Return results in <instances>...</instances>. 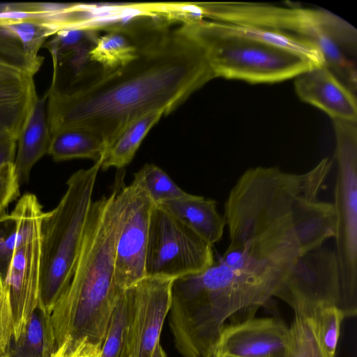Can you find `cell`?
<instances>
[{"label":"cell","mask_w":357,"mask_h":357,"mask_svg":"<svg viewBox=\"0 0 357 357\" xmlns=\"http://www.w3.org/2000/svg\"><path fill=\"white\" fill-rule=\"evenodd\" d=\"M160 23L145 40L133 37L137 56L72 92L53 79L46 93L51 133L78 128L100 137L107 148L135 119L153 110L169 114L215 78L204 50L182 28ZM107 150V149H106Z\"/></svg>","instance_id":"6da1fadb"},{"label":"cell","mask_w":357,"mask_h":357,"mask_svg":"<svg viewBox=\"0 0 357 357\" xmlns=\"http://www.w3.org/2000/svg\"><path fill=\"white\" fill-rule=\"evenodd\" d=\"M33 77L22 69L0 59V85L26 81Z\"/></svg>","instance_id":"4dcf8cb0"},{"label":"cell","mask_w":357,"mask_h":357,"mask_svg":"<svg viewBox=\"0 0 357 357\" xmlns=\"http://www.w3.org/2000/svg\"><path fill=\"white\" fill-rule=\"evenodd\" d=\"M0 357H9L8 355H6V356H0Z\"/></svg>","instance_id":"836d02e7"},{"label":"cell","mask_w":357,"mask_h":357,"mask_svg":"<svg viewBox=\"0 0 357 357\" xmlns=\"http://www.w3.org/2000/svg\"><path fill=\"white\" fill-rule=\"evenodd\" d=\"M204 18L264 28L300 37L316 45L326 66L340 80H356L357 31L348 22L319 8L259 3H202Z\"/></svg>","instance_id":"277c9868"},{"label":"cell","mask_w":357,"mask_h":357,"mask_svg":"<svg viewBox=\"0 0 357 357\" xmlns=\"http://www.w3.org/2000/svg\"><path fill=\"white\" fill-rule=\"evenodd\" d=\"M130 310V291L124 289L115 305L101 346L100 357H124Z\"/></svg>","instance_id":"cb8c5ba5"},{"label":"cell","mask_w":357,"mask_h":357,"mask_svg":"<svg viewBox=\"0 0 357 357\" xmlns=\"http://www.w3.org/2000/svg\"><path fill=\"white\" fill-rule=\"evenodd\" d=\"M138 55L135 41L126 33L111 31L97 38L88 56L103 68V71L121 68L133 61Z\"/></svg>","instance_id":"7402d4cb"},{"label":"cell","mask_w":357,"mask_h":357,"mask_svg":"<svg viewBox=\"0 0 357 357\" xmlns=\"http://www.w3.org/2000/svg\"><path fill=\"white\" fill-rule=\"evenodd\" d=\"M287 357H328L319 341L314 310H294Z\"/></svg>","instance_id":"603a6c76"},{"label":"cell","mask_w":357,"mask_h":357,"mask_svg":"<svg viewBox=\"0 0 357 357\" xmlns=\"http://www.w3.org/2000/svg\"><path fill=\"white\" fill-rule=\"evenodd\" d=\"M101 163L74 172L57 206L43 216L38 306L50 314L73 278Z\"/></svg>","instance_id":"5b68a950"},{"label":"cell","mask_w":357,"mask_h":357,"mask_svg":"<svg viewBox=\"0 0 357 357\" xmlns=\"http://www.w3.org/2000/svg\"><path fill=\"white\" fill-rule=\"evenodd\" d=\"M20 184L14 162L0 164V215L19 196Z\"/></svg>","instance_id":"f1b7e54d"},{"label":"cell","mask_w":357,"mask_h":357,"mask_svg":"<svg viewBox=\"0 0 357 357\" xmlns=\"http://www.w3.org/2000/svg\"><path fill=\"white\" fill-rule=\"evenodd\" d=\"M17 220L12 211L0 215V286H3L9 265L17 245Z\"/></svg>","instance_id":"4316f807"},{"label":"cell","mask_w":357,"mask_h":357,"mask_svg":"<svg viewBox=\"0 0 357 357\" xmlns=\"http://www.w3.org/2000/svg\"><path fill=\"white\" fill-rule=\"evenodd\" d=\"M121 181H118L117 197L122 207V223L116 246L114 280L123 291L146 277L149 221L154 205L135 181L128 185Z\"/></svg>","instance_id":"30bf717a"},{"label":"cell","mask_w":357,"mask_h":357,"mask_svg":"<svg viewBox=\"0 0 357 357\" xmlns=\"http://www.w3.org/2000/svg\"><path fill=\"white\" fill-rule=\"evenodd\" d=\"M17 150V140L0 139V164L14 162Z\"/></svg>","instance_id":"1f68e13d"},{"label":"cell","mask_w":357,"mask_h":357,"mask_svg":"<svg viewBox=\"0 0 357 357\" xmlns=\"http://www.w3.org/2000/svg\"><path fill=\"white\" fill-rule=\"evenodd\" d=\"M337 172L334 190L335 254L342 298V313L357 312V121L332 120Z\"/></svg>","instance_id":"52a82bcc"},{"label":"cell","mask_w":357,"mask_h":357,"mask_svg":"<svg viewBox=\"0 0 357 357\" xmlns=\"http://www.w3.org/2000/svg\"><path fill=\"white\" fill-rule=\"evenodd\" d=\"M174 279L146 276L132 286L124 357H151L160 342Z\"/></svg>","instance_id":"8fae6325"},{"label":"cell","mask_w":357,"mask_h":357,"mask_svg":"<svg viewBox=\"0 0 357 357\" xmlns=\"http://www.w3.org/2000/svg\"><path fill=\"white\" fill-rule=\"evenodd\" d=\"M58 31L43 21L0 20V59L33 77L44 59L38 55L39 50Z\"/></svg>","instance_id":"9a60e30c"},{"label":"cell","mask_w":357,"mask_h":357,"mask_svg":"<svg viewBox=\"0 0 357 357\" xmlns=\"http://www.w3.org/2000/svg\"><path fill=\"white\" fill-rule=\"evenodd\" d=\"M213 246L222 237L225 220L215 200L189 194L159 205Z\"/></svg>","instance_id":"e0dca14e"},{"label":"cell","mask_w":357,"mask_h":357,"mask_svg":"<svg viewBox=\"0 0 357 357\" xmlns=\"http://www.w3.org/2000/svg\"><path fill=\"white\" fill-rule=\"evenodd\" d=\"M181 24L204 50L215 77L252 84L276 83L317 66L294 53L243 33L229 23L204 19Z\"/></svg>","instance_id":"8992f818"},{"label":"cell","mask_w":357,"mask_h":357,"mask_svg":"<svg viewBox=\"0 0 357 357\" xmlns=\"http://www.w3.org/2000/svg\"><path fill=\"white\" fill-rule=\"evenodd\" d=\"M14 322L7 287L0 286V356L7 355L13 339Z\"/></svg>","instance_id":"83f0119b"},{"label":"cell","mask_w":357,"mask_h":357,"mask_svg":"<svg viewBox=\"0 0 357 357\" xmlns=\"http://www.w3.org/2000/svg\"><path fill=\"white\" fill-rule=\"evenodd\" d=\"M33 78L0 85V139L17 137L37 96Z\"/></svg>","instance_id":"ac0fdd59"},{"label":"cell","mask_w":357,"mask_h":357,"mask_svg":"<svg viewBox=\"0 0 357 357\" xmlns=\"http://www.w3.org/2000/svg\"><path fill=\"white\" fill-rule=\"evenodd\" d=\"M40 232V225L26 234L17 246L4 284L8 291L13 317V340L20 335L29 317L38 305Z\"/></svg>","instance_id":"4fadbf2b"},{"label":"cell","mask_w":357,"mask_h":357,"mask_svg":"<svg viewBox=\"0 0 357 357\" xmlns=\"http://www.w3.org/2000/svg\"><path fill=\"white\" fill-rule=\"evenodd\" d=\"M167 114L165 109L153 110L130 123L107 148L100 169H121L128 165L149 130Z\"/></svg>","instance_id":"d6986e66"},{"label":"cell","mask_w":357,"mask_h":357,"mask_svg":"<svg viewBox=\"0 0 357 357\" xmlns=\"http://www.w3.org/2000/svg\"><path fill=\"white\" fill-rule=\"evenodd\" d=\"M317 335L321 347L328 357H335L340 326L345 318L335 306H323L314 310Z\"/></svg>","instance_id":"484cf974"},{"label":"cell","mask_w":357,"mask_h":357,"mask_svg":"<svg viewBox=\"0 0 357 357\" xmlns=\"http://www.w3.org/2000/svg\"><path fill=\"white\" fill-rule=\"evenodd\" d=\"M101 347L84 340L74 345L62 344L52 357H100Z\"/></svg>","instance_id":"f546056e"},{"label":"cell","mask_w":357,"mask_h":357,"mask_svg":"<svg viewBox=\"0 0 357 357\" xmlns=\"http://www.w3.org/2000/svg\"><path fill=\"white\" fill-rule=\"evenodd\" d=\"M50 314L38 305L20 335L13 339L7 355L9 357H52L56 347Z\"/></svg>","instance_id":"ffe728a7"},{"label":"cell","mask_w":357,"mask_h":357,"mask_svg":"<svg viewBox=\"0 0 357 357\" xmlns=\"http://www.w3.org/2000/svg\"><path fill=\"white\" fill-rule=\"evenodd\" d=\"M107 146L95 133L78 128H64L51 133L48 153L55 161L86 158L102 160Z\"/></svg>","instance_id":"44dd1931"},{"label":"cell","mask_w":357,"mask_h":357,"mask_svg":"<svg viewBox=\"0 0 357 357\" xmlns=\"http://www.w3.org/2000/svg\"><path fill=\"white\" fill-rule=\"evenodd\" d=\"M118 185L93 202L71 281L55 304L50 321L56 349L84 340L102 346L123 291L114 280L116 246L122 223Z\"/></svg>","instance_id":"3957f363"},{"label":"cell","mask_w":357,"mask_h":357,"mask_svg":"<svg viewBox=\"0 0 357 357\" xmlns=\"http://www.w3.org/2000/svg\"><path fill=\"white\" fill-rule=\"evenodd\" d=\"M133 181L144 190L153 205L189 195L176 184L164 170L153 164L144 165L134 174Z\"/></svg>","instance_id":"d4e9b609"},{"label":"cell","mask_w":357,"mask_h":357,"mask_svg":"<svg viewBox=\"0 0 357 357\" xmlns=\"http://www.w3.org/2000/svg\"><path fill=\"white\" fill-rule=\"evenodd\" d=\"M47 93L36 96L19 133L14 160L20 183L28 181L35 164L48 150L51 139L47 114Z\"/></svg>","instance_id":"2e32d148"},{"label":"cell","mask_w":357,"mask_h":357,"mask_svg":"<svg viewBox=\"0 0 357 357\" xmlns=\"http://www.w3.org/2000/svg\"><path fill=\"white\" fill-rule=\"evenodd\" d=\"M151 357H167L166 353L160 342L155 347Z\"/></svg>","instance_id":"d6a6232c"},{"label":"cell","mask_w":357,"mask_h":357,"mask_svg":"<svg viewBox=\"0 0 357 357\" xmlns=\"http://www.w3.org/2000/svg\"><path fill=\"white\" fill-rule=\"evenodd\" d=\"M299 98L327 114L332 120L357 121L356 94L325 66H314L295 77Z\"/></svg>","instance_id":"5bb4252c"},{"label":"cell","mask_w":357,"mask_h":357,"mask_svg":"<svg viewBox=\"0 0 357 357\" xmlns=\"http://www.w3.org/2000/svg\"><path fill=\"white\" fill-rule=\"evenodd\" d=\"M229 244L205 271L187 276L189 289L219 326L255 312L275 297L301 256L297 212L280 199L233 187L225 203Z\"/></svg>","instance_id":"7a4b0ae2"},{"label":"cell","mask_w":357,"mask_h":357,"mask_svg":"<svg viewBox=\"0 0 357 357\" xmlns=\"http://www.w3.org/2000/svg\"><path fill=\"white\" fill-rule=\"evenodd\" d=\"M289 328L274 317L226 324L204 357H287Z\"/></svg>","instance_id":"7c38bea8"},{"label":"cell","mask_w":357,"mask_h":357,"mask_svg":"<svg viewBox=\"0 0 357 357\" xmlns=\"http://www.w3.org/2000/svg\"><path fill=\"white\" fill-rule=\"evenodd\" d=\"M275 297L294 310L333 305L342 312L340 276L335 250L323 245L299 256Z\"/></svg>","instance_id":"9c48e42d"},{"label":"cell","mask_w":357,"mask_h":357,"mask_svg":"<svg viewBox=\"0 0 357 357\" xmlns=\"http://www.w3.org/2000/svg\"><path fill=\"white\" fill-rule=\"evenodd\" d=\"M214 261L211 245L161 206H153L146 252V276L176 279L201 273Z\"/></svg>","instance_id":"ba28073f"}]
</instances>
